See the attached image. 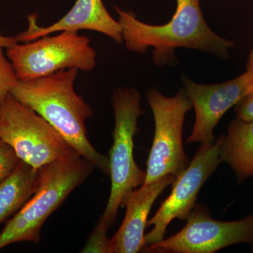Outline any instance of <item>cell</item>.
I'll use <instances>...</instances> for the list:
<instances>
[{
    "label": "cell",
    "instance_id": "obj_1",
    "mask_svg": "<svg viewBox=\"0 0 253 253\" xmlns=\"http://www.w3.org/2000/svg\"><path fill=\"white\" fill-rule=\"evenodd\" d=\"M176 1L172 18L161 26L142 22L132 11L115 6L126 49L144 54L149 48H154L153 59L158 66L175 63L177 48L199 50L221 59L229 58L234 42L218 36L208 26L200 0Z\"/></svg>",
    "mask_w": 253,
    "mask_h": 253
},
{
    "label": "cell",
    "instance_id": "obj_2",
    "mask_svg": "<svg viewBox=\"0 0 253 253\" xmlns=\"http://www.w3.org/2000/svg\"><path fill=\"white\" fill-rule=\"evenodd\" d=\"M79 70L66 69L38 79L19 81L11 94L44 118L78 154L104 174H110L109 158L96 151L86 136L91 106L75 89Z\"/></svg>",
    "mask_w": 253,
    "mask_h": 253
},
{
    "label": "cell",
    "instance_id": "obj_3",
    "mask_svg": "<svg viewBox=\"0 0 253 253\" xmlns=\"http://www.w3.org/2000/svg\"><path fill=\"white\" fill-rule=\"evenodd\" d=\"M95 168L78 154L40 168L36 192L0 233V251L16 243L39 244L46 219Z\"/></svg>",
    "mask_w": 253,
    "mask_h": 253
},
{
    "label": "cell",
    "instance_id": "obj_4",
    "mask_svg": "<svg viewBox=\"0 0 253 253\" xmlns=\"http://www.w3.org/2000/svg\"><path fill=\"white\" fill-rule=\"evenodd\" d=\"M141 96L134 88L120 87L113 91L115 115L113 142L109 152L111 193L106 209L100 219L109 227L115 224L123 200L133 190L143 185L146 172L134 161V136L138 130L137 121L144 111Z\"/></svg>",
    "mask_w": 253,
    "mask_h": 253
},
{
    "label": "cell",
    "instance_id": "obj_5",
    "mask_svg": "<svg viewBox=\"0 0 253 253\" xmlns=\"http://www.w3.org/2000/svg\"><path fill=\"white\" fill-rule=\"evenodd\" d=\"M0 139L36 169L78 154L44 118L11 93L0 106Z\"/></svg>",
    "mask_w": 253,
    "mask_h": 253
},
{
    "label": "cell",
    "instance_id": "obj_6",
    "mask_svg": "<svg viewBox=\"0 0 253 253\" xmlns=\"http://www.w3.org/2000/svg\"><path fill=\"white\" fill-rule=\"evenodd\" d=\"M6 56L20 81L46 77L73 68L87 72L96 64V54L90 40L73 31L48 35L23 44L17 42L7 48Z\"/></svg>",
    "mask_w": 253,
    "mask_h": 253
},
{
    "label": "cell",
    "instance_id": "obj_7",
    "mask_svg": "<svg viewBox=\"0 0 253 253\" xmlns=\"http://www.w3.org/2000/svg\"><path fill=\"white\" fill-rule=\"evenodd\" d=\"M146 98L154 115L155 134L143 185L168 174L176 179L191 162L184 152L182 131L186 113L193 106L184 88L171 97L150 88Z\"/></svg>",
    "mask_w": 253,
    "mask_h": 253
},
{
    "label": "cell",
    "instance_id": "obj_8",
    "mask_svg": "<svg viewBox=\"0 0 253 253\" xmlns=\"http://www.w3.org/2000/svg\"><path fill=\"white\" fill-rule=\"evenodd\" d=\"M186 226L175 235L145 247L152 253H213L240 244H253V212L237 221L213 219L201 205L195 206Z\"/></svg>",
    "mask_w": 253,
    "mask_h": 253
},
{
    "label": "cell",
    "instance_id": "obj_9",
    "mask_svg": "<svg viewBox=\"0 0 253 253\" xmlns=\"http://www.w3.org/2000/svg\"><path fill=\"white\" fill-rule=\"evenodd\" d=\"M224 134L212 144H201L189 166L173 182L172 192L146 223L152 230L144 236V248L164 239L168 225L174 219L185 220L196 206L198 194L220 164Z\"/></svg>",
    "mask_w": 253,
    "mask_h": 253
},
{
    "label": "cell",
    "instance_id": "obj_10",
    "mask_svg": "<svg viewBox=\"0 0 253 253\" xmlns=\"http://www.w3.org/2000/svg\"><path fill=\"white\" fill-rule=\"evenodd\" d=\"M184 89L192 104L196 120L186 144H212L214 129L224 114L253 90V49L246 71L239 77L218 84H200L182 77Z\"/></svg>",
    "mask_w": 253,
    "mask_h": 253
},
{
    "label": "cell",
    "instance_id": "obj_11",
    "mask_svg": "<svg viewBox=\"0 0 253 253\" xmlns=\"http://www.w3.org/2000/svg\"><path fill=\"white\" fill-rule=\"evenodd\" d=\"M28 18L27 30L16 36L18 42H27L58 32L83 30L102 33L118 44L123 42L121 25L109 14L102 0H76L67 14L46 27L38 26L36 14Z\"/></svg>",
    "mask_w": 253,
    "mask_h": 253
},
{
    "label": "cell",
    "instance_id": "obj_12",
    "mask_svg": "<svg viewBox=\"0 0 253 253\" xmlns=\"http://www.w3.org/2000/svg\"><path fill=\"white\" fill-rule=\"evenodd\" d=\"M175 177L168 174L148 185L131 191L123 200L121 208H126V214L121 227L112 239L116 253H136L144 248V229L151 208Z\"/></svg>",
    "mask_w": 253,
    "mask_h": 253
},
{
    "label": "cell",
    "instance_id": "obj_13",
    "mask_svg": "<svg viewBox=\"0 0 253 253\" xmlns=\"http://www.w3.org/2000/svg\"><path fill=\"white\" fill-rule=\"evenodd\" d=\"M220 158L230 166L239 184L253 176V120L236 117L229 123Z\"/></svg>",
    "mask_w": 253,
    "mask_h": 253
},
{
    "label": "cell",
    "instance_id": "obj_14",
    "mask_svg": "<svg viewBox=\"0 0 253 253\" xmlns=\"http://www.w3.org/2000/svg\"><path fill=\"white\" fill-rule=\"evenodd\" d=\"M40 169L20 161L14 170L0 183V224L24 206L36 192Z\"/></svg>",
    "mask_w": 253,
    "mask_h": 253
},
{
    "label": "cell",
    "instance_id": "obj_15",
    "mask_svg": "<svg viewBox=\"0 0 253 253\" xmlns=\"http://www.w3.org/2000/svg\"><path fill=\"white\" fill-rule=\"evenodd\" d=\"M109 227L100 219L81 253H113L112 240L107 236Z\"/></svg>",
    "mask_w": 253,
    "mask_h": 253
},
{
    "label": "cell",
    "instance_id": "obj_16",
    "mask_svg": "<svg viewBox=\"0 0 253 253\" xmlns=\"http://www.w3.org/2000/svg\"><path fill=\"white\" fill-rule=\"evenodd\" d=\"M3 48L0 46V106L20 81L12 64L5 56Z\"/></svg>",
    "mask_w": 253,
    "mask_h": 253
},
{
    "label": "cell",
    "instance_id": "obj_17",
    "mask_svg": "<svg viewBox=\"0 0 253 253\" xmlns=\"http://www.w3.org/2000/svg\"><path fill=\"white\" fill-rule=\"evenodd\" d=\"M20 161L11 146L0 139V183L11 174Z\"/></svg>",
    "mask_w": 253,
    "mask_h": 253
},
{
    "label": "cell",
    "instance_id": "obj_18",
    "mask_svg": "<svg viewBox=\"0 0 253 253\" xmlns=\"http://www.w3.org/2000/svg\"><path fill=\"white\" fill-rule=\"evenodd\" d=\"M234 107L236 117L253 120V90L243 98Z\"/></svg>",
    "mask_w": 253,
    "mask_h": 253
},
{
    "label": "cell",
    "instance_id": "obj_19",
    "mask_svg": "<svg viewBox=\"0 0 253 253\" xmlns=\"http://www.w3.org/2000/svg\"><path fill=\"white\" fill-rule=\"evenodd\" d=\"M18 42L16 37L3 36L0 35V46L4 48L10 47Z\"/></svg>",
    "mask_w": 253,
    "mask_h": 253
},
{
    "label": "cell",
    "instance_id": "obj_20",
    "mask_svg": "<svg viewBox=\"0 0 253 253\" xmlns=\"http://www.w3.org/2000/svg\"><path fill=\"white\" fill-rule=\"evenodd\" d=\"M253 246V247H252V252L253 253V244L252 245Z\"/></svg>",
    "mask_w": 253,
    "mask_h": 253
}]
</instances>
